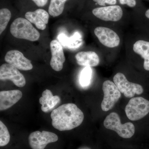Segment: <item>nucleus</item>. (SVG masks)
Returning a JSON list of instances; mask_svg holds the SVG:
<instances>
[{"label":"nucleus","instance_id":"f257e3e1","mask_svg":"<svg viewBox=\"0 0 149 149\" xmlns=\"http://www.w3.org/2000/svg\"><path fill=\"white\" fill-rule=\"evenodd\" d=\"M53 126L59 131L72 130L82 124L84 115L82 111L72 103L63 104L51 113Z\"/></svg>","mask_w":149,"mask_h":149},{"label":"nucleus","instance_id":"f3484780","mask_svg":"<svg viewBox=\"0 0 149 149\" xmlns=\"http://www.w3.org/2000/svg\"><path fill=\"white\" fill-rule=\"evenodd\" d=\"M61 102L58 96H54L50 90L47 89L42 93L39 99V102L42 105L41 109L45 113L51 111Z\"/></svg>","mask_w":149,"mask_h":149},{"label":"nucleus","instance_id":"b1692460","mask_svg":"<svg viewBox=\"0 0 149 149\" xmlns=\"http://www.w3.org/2000/svg\"><path fill=\"white\" fill-rule=\"evenodd\" d=\"M121 5H127L130 7L133 8L136 5V0H119Z\"/></svg>","mask_w":149,"mask_h":149},{"label":"nucleus","instance_id":"aec40b11","mask_svg":"<svg viewBox=\"0 0 149 149\" xmlns=\"http://www.w3.org/2000/svg\"><path fill=\"white\" fill-rule=\"evenodd\" d=\"M11 17L10 10L7 8L1 9L0 10V34L4 31Z\"/></svg>","mask_w":149,"mask_h":149},{"label":"nucleus","instance_id":"6e6552de","mask_svg":"<svg viewBox=\"0 0 149 149\" xmlns=\"http://www.w3.org/2000/svg\"><path fill=\"white\" fill-rule=\"evenodd\" d=\"M94 33L100 43L105 47L112 49L117 47L120 45L119 35L110 28L99 26L95 28Z\"/></svg>","mask_w":149,"mask_h":149},{"label":"nucleus","instance_id":"9d476101","mask_svg":"<svg viewBox=\"0 0 149 149\" xmlns=\"http://www.w3.org/2000/svg\"><path fill=\"white\" fill-rule=\"evenodd\" d=\"M0 80H10L19 88L24 87L26 84V80L24 75L19 71L18 69L8 63H4L1 65Z\"/></svg>","mask_w":149,"mask_h":149},{"label":"nucleus","instance_id":"423d86ee","mask_svg":"<svg viewBox=\"0 0 149 149\" xmlns=\"http://www.w3.org/2000/svg\"><path fill=\"white\" fill-rule=\"evenodd\" d=\"M104 98L101 104L102 109L104 111L110 110L121 97V93L117 86L111 80H107L102 85Z\"/></svg>","mask_w":149,"mask_h":149},{"label":"nucleus","instance_id":"20e7f679","mask_svg":"<svg viewBox=\"0 0 149 149\" xmlns=\"http://www.w3.org/2000/svg\"><path fill=\"white\" fill-rule=\"evenodd\" d=\"M128 119L133 121L142 119L149 113V101L142 97H136L130 100L125 108Z\"/></svg>","mask_w":149,"mask_h":149},{"label":"nucleus","instance_id":"f03ea898","mask_svg":"<svg viewBox=\"0 0 149 149\" xmlns=\"http://www.w3.org/2000/svg\"><path fill=\"white\" fill-rule=\"evenodd\" d=\"M11 34L14 37L30 41H36L40 37L39 32L27 19L19 17L11 24Z\"/></svg>","mask_w":149,"mask_h":149},{"label":"nucleus","instance_id":"4be33fe9","mask_svg":"<svg viewBox=\"0 0 149 149\" xmlns=\"http://www.w3.org/2000/svg\"><path fill=\"white\" fill-rule=\"evenodd\" d=\"M92 71L91 67H85L80 74V82L83 87L88 86L91 83Z\"/></svg>","mask_w":149,"mask_h":149},{"label":"nucleus","instance_id":"5701e85b","mask_svg":"<svg viewBox=\"0 0 149 149\" xmlns=\"http://www.w3.org/2000/svg\"><path fill=\"white\" fill-rule=\"evenodd\" d=\"M93 1L101 6H105L106 4L110 5H115L117 2L116 0H93Z\"/></svg>","mask_w":149,"mask_h":149},{"label":"nucleus","instance_id":"6ab92c4d","mask_svg":"<svg viewBox=\"0 0 149 149\" xmlns=\"http://www.w3.org/2000/svg\"><path fill=\"white\" fill-rule=\"evenodd\" d=\"M67 0H51L49 8V13L51 16L56 17L62 13L65 4Z\"/></svg>","mask_w":149,"mask_h":149},{"label":"nucleus","instance_id":"39448f33","mask_svg":"<svg viewBox=\"0 0 149 149\" xmlns=\"http://www.w3.org/2000/svg\"><path fill=\"white\" fill-rule=\"evenodd\" d=\"M113 81L120 93H123L126 97H133L136 94L140 95L143 92L142 85L129 82L121 72H118L114 75Z\"/></svg>","mask_w":149,"mask_h":149},{"label":"nucleus","instance_id":"ddd939ff","mask_svg":"<svg viewBox=\"0 0 149 149\" xmlns=\"http://www.w3.org/2000/svg\"><path fill=\"white\" fill-rule=\"evenodd\" d=\"M50 49L51 67L56 71H61L63 68V64L65 60L62 46L57 40H53L50 43Z\"/></svg>","mask_w":149,"mask_h":149},{"label":"nucleus","instance_id":"a211bd4d","mask_svg":"<svg viewBox=\"0 0 149 149\" xmlns=\"http://www.w3.org/2000/svg\"><path fill=\"white\" fill-rule=\"evenodd\" d=\"M80 35L77 32L70 38H68L64 34H60L58 37L59 41L63 45L70 48L78 47L79 45L78 42L80 41Z\"/></svg>","mask_w":149,"mask_h":149},{"label":"nucleus","instance_id":"393cba45","mask_svg":"<svg viewBox=\"0 0 149 149\" xmlns=\"http://www.w3.org/2000/svg\"><path fill=\"white\" fill-rule=\"evenodd\" d=\"M38 7H43L47 4L48 0H32Z\"/></svg>","mask_w":149,"mask_h":149},{"label":"nucleus","instance_id":"2eb2a0df","mask_svg":"<svg viewBox=\"0 0 149 149\" xmlns=\"http://www.w3.org/2000/svg\"><path fill=\"white\" fill-rule=\"evenodd\" d=\"M25 17L31 23L35 24L38 29L44 30L49 22V14L45 10L38 9L35 11L26 13Z\"/></svg>","mask_w":149,"mask_h":149},{"label":"nucleus","instance_id":"7ed1b4c3","mask_svg":"<svg viewBox=\"0 0 149 149\" xmlns=\"http://www.w3.org/2000/svg\"><path fill=\"white\" fill-rule=\"evenodd\" d=\"M104 125L107 129L113 130L124 139H130L134 135L135 127L130 122L121 123L120 116L116 113H110L104 121Z\"/></svg>","mask_w":149,"mask_h":149},{"label":"nucleus","instance_id":"0eeeda50","mask_svg":"<svg viewBox=\"0 0 149 149\" xmlns=\"http://www.w3.org/2000/svg\"><path fill=\"white\" fill-rule=\"evenodd\" d=\"M58 140V137L55 133L44 130L32 132L28 137L29 146L32 149H44L48 144Z\"/></svg>","mask_w":149,"mask_h":149},{"label":"nucleus","instance_id":"f8f14e48","mask_svg":"<svg viewBox=\"0 0 149 149\" xmlns=\"http://www.w3.org/2000/svg\"><path fill=\"white\" fill-rule=\"evenodd\" d=\"M136 40L132 46V50L136 55L143 60L145 70L149 71V37Z\"/></svg>","mask_w":149,"mask_h":149},{"label":"nucleus","instance_id":"dca6fc26","mask_svg":"<svg viewBox=\"0 0 149 149\" xmlns=\"http://www.w3.org/2000/svg\"><path fill=\"white\" fill-rule=\"evenodd\" d=\"M75 57L77 64L81 66L95 67L100 62L99 56L93 51L80 52L76 54Z\"/></svg>","mask_w":149,"mask_h":149},{"label":"nucleus","instance_id":"9b49d317","mask_svg":"<svg viewBox=\"0 0 149 149\" xmlns=\"http://www.w3.org/2000/svg\"><path fill=\"white\" fill-rule=\"evenodd\" d=\"M5 60L20 70H29L33 68L31 61L25 57L22 53L16 50L8 51L5 56Z\"/></svg>","mask_w":149,"mask_h":149},{"label":"nucleus","instance_id":"412c9836","mask_svg":"<svg viewBox=\"0 0 149 149\" xmlns=\"http://www.w3.org/2000/svg\"><path fill=\"white\" fill-rule=\"evenodd\" d=\"M10 135L8 129L1 121H0V146H6L9 143Z\"/></svg>","mask_w":149,"mask_h":149},{"label":"nucleus","instance_id":"a878e982","mask_svg":"<svg viewBox=\"0 0 149 149\" xmlns=\"http://www.w3.org/2000/svg\"><path fill=\"white\" fill-rule=\"evenodd\" d=\"M145 15L147 19H148L149 21V9H148L146 11V12H145Z\"/></svg>","mask_w":149,"mask_h":149},{"label":"nucleus","instance_id":"1a4fd4ad","mask_svg":"<svg viewBox=\"0 0 149 149\" xmlns=\"http://www.w3.org/2000/svg\"><path fill=\"white\" fill-rule=\"evenodd\" d=\"M92 13L97 18L106 22L119 21L123 15L122 8L117 5L96 8L93 10Z\"/></svg>","mask_w":149,"mask_h":149},{"label":"nucleus","instance_id":"4468645a","mask_svg":"<svg viewBox=\"0 0 149 149\" xmlns=\"http://www.w3.org/2000/svg\"><path fill=\"white\" fill-rule=\"evenodd\" d=\"M19 90L2 91L0 92V110H5L17 103L22 97Z\"/></svg>","mask_w":149,"mask_h":149}]
</instances>
